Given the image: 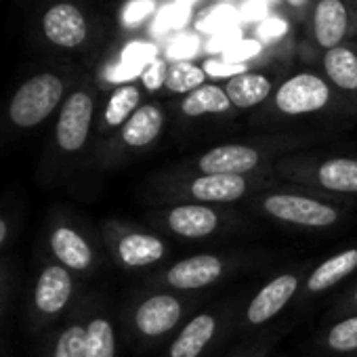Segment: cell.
<instances>
[{
    "mask_svg": "<svg viewBox=\"0 0 357 357\" xmlns=\"http://www.w3.org/2000/svg\"><path fill=\"white\" fill-rule=\"evenodd\" d=\"M86 357H116V332L107 317L89 319Z\"/></svg>",
    "mask_w": 357,
    "mask_h": 357,
    "instance_id": "484cf974",
    "label": "cell"
},
{
    "mask_svg": "<svg viewBox=\"0 0 357 357\" xmlns=\"http://www.w3.org/2000/svg\"><path fill=\"white\" fill-rule=\"evenodd\" d=\"M271 91V78L261 72H242L225 82V93L231 105L238 109H250L261 105L265 99H269Z\"/></svg>",
    "mask_w": 357,
    "mask_h": 357,
    "instance_id": "e0dca14e",
    "label": "cell"
},
{
    "mask_svg": "<svg viewBox=\"0 0 357 357\" xmlns=\"http://www.w3.org/2000/svg\"><path fill=\"white\" fill-rule=\"evenodd\" d=\"M223 273V261L215 255H196L178 261L166 271V282L178 290H198L217 282Z\"/></svg>",
    "mask_w": 357,
    "mask_h": 357,
    "instance_id": "8fae6325",
    "label": "cell"
},
{
    "mask_svg": "<svg viewBox=\"0 0 357 357\" xmlns=\"http://www.w3.org/2000/svg\"><path fill=\"white\" fill-rule=\"evenodd\" d=\"M74 296L72 271L57 263H49L40 269L32 290V317L36 324L55 319Z\"/></svg>",
    "mask_w": 357,
    "mask_h": 357,
    "instance_id": "3957f363",
    "label": "cell"
},
{
    "mask_svg": "<svg viewBox=\"0 0 357 357\" xmlns=\"http://www.w3.org/2000/svg\"><path fill=\"white\" fill-rule=\"evenodd\" d=\"M275 107L284 116H305L324 109L330 101L328 82L311 72H301L284 80L275 91Z\"/></svg>",
    "mask_w": 357,
    "mask_h": 357,
    "instance_id": "277c9868",
    "label": "cell"
},
{
    "mask_svg": "<svg viewBox=\"0 0 357 357\" xmlns=\"http://www.w3.org/2000/svg\"><path fill=\"white\" fill-rule=\"evenodd\" d=\"M231 101L225 93V86L219 84H204L196 89L194 93L185 95L181 101V112L188 118H200V116H221L231 109Z\"/></svg>",
    "mask_w": 357,
    "mask_h": 357,
    "instance_id": "d6986e66",
    "label": "cell"
},
{
    "mask_svg": "<svg viewBox=\"0 0 357 357\" xmlns=\"http://www.w3.org/2000/svg\"><path fill=\"white\" fill-rule=\"evenodd\" d=\"M141 107V89L137 84H120L107 99L101 126L103 128H122L126 120Z\"/></svg>",
    "mask_w": 357,
    "mask_h": 357,
    "instance_id": "603a6c76",
    "label": "cell"
},
{
    "mask_svg": "<svg viewBox=\"0 0 357 357\" xmlns=\"http://www.w3.org/2000/svg\"><path fill=\"white\" fill-rule=\"evenodd\" d=\"M183 315V307L170 294H153L135 311V328L149 338L170 332Z\"/></svg>",
    "mask_w": 357,
    "mask_h": 357,
    "instance_id": "9c48e42d",
    "label": "cell"
},
{
    "mask_svg": "<svg viewBox=\"0 0 357 357\" xmlns=\"http://www.w3.org/2000/svg\"><path fill=\"white\" fill-rule=\"evenodd\" d=\"M353 301H355V305H357V290H355V296H353Z\"/></svg>",
    "mask_w": 357,
    "mask_h": 357,
    "instance_id": "836d02e7",
    "label": "cell"
},
{
    "mask_svg": "<svg viewBox=\"0 0 357 357\" xmlns=\"http://www.w3.org/2000/svg\"><path fill=\"white\" fill-rule=\"evenodd\" d=\"M357 269V248L342 250L330 259H326L321 265L315 267V271L307 280V288L311 292H324L351 275Z\"/></svg>",
    "mask_w": 357,
    "mask_h": 357,
    "instance_id": "ffe728a7",
    "label": "cell"
},
{
    "mask_svg": "<svg viewBox=\"0 0 357 357\" xmlns=\"http://www.w3.org/2000/svg\"><path fill=\"white\" fill-rule=\"evenodd\" d=\"M217 332V317L211 313L196 315L174 338L168 349V357H200L206 344L213 340Z\"/></svg>",
    "mask_w": 357,
    "mask_h": 357,
    "instance_id": "ac0fdd59",
    "label": "cell"
},
{
    "mask_svg": "<svg viewBox=\"0 0 357 357\" xmlns=\"http://www.w3.org/2000/svg\"><path fill=\"white\" fill-rule=\"evenodd\" d=\"M114 252L116 259L128 267H147L164 259L166 255V244L158 236L149 234H124L114 242Z\"/></svg>",
    "mask_w": 357,
    "mask_h": 357,
    "instance_id": "5bb4252c",
    "label": "cell"
},
{
    "mask_svg": "<svg viewBox=\"0 0 357 357\" xmlns=\"http://www.w3.org/2000/svg\"><path fill=\"white\" fill-rule=\"evenodd\" d=\"M248 192L242 174H200L190 185V194L198 202H236Z\"/></svg>",
    "mask_w": 357,
    "mask_h": 357,
    "instance_id": "2e32d148",
    "label": "cell"
},
{
    "mask_svg": "<svg viewBox=\"0 0 357 357\" xmlns=\"http://www.w3.org/2000/svg\"><path fill=\"white\" fill-rule=\"evenodd\" d=\"M324 72L328 80L347 93L357 91V53L351 47H336L324 53Z\"/></svg>",
    "mask_w": 357,
    "mask_h": 357,
    "instance_id": "44dd1931",
    "label": "cell"
},
{
    "mask_svg": "<svg viewBox=\"0 0 357 357\" xmlns=\"http://www.w3.org/2000/svg\"><path fill=\"white\" fill-rule=\"evenodd\" d=\"M170 231L181 238H206L217 231L219 215L204 204H181L166 215Z\"/></svg>",
    "mask_w": 357,
    "mask_h": 357,
    "instance_id": "4fadbf2b",
    "label": "cell"
},
{
    "mask_svg": "<svg viewBox=\"0 0 357 357\" xmlns=\"http://www.w3.org/2000/svg\"><path fill=\"white\" fill-rule=\"evenodd\" d=\"M208 74L202 66L194 61H174L170 63L168 78H166V91L174 95H190L196 89L206 84Z\"/></svg>",
    "mask_w": 357,
    "mask_h": 357,
    "instance_id": "cb8c5ba5",
    "label": "cell"
},
{
    "mask_svg": "<svg viewBox=\"0 0 357 357\" xmlns=\"http://www.w3.org/2000/svg\"><path fill=\"white\" fill-rule=\"evenodd\" d=\"M155 3H172V0H155Z\"/></svg>",
    "mask_w": 357,
    "mask_h": 357,
    "instance_id": "d6a6232c",
    "label": "cell"
},
{
    "mask_svg": "<svg viewBox=\"0 0 357 357\" xmlns=\"http://www.w3.org/2000/svg\"><path fill=\"white\" fill-rule=\"evenodd\" d=\"M349 30L351 11L344 0H315L311 7V34L319 49L340 47Z\"/></svg>",
    "mask_w": 357,
    "mask_h": 357,
    "instance_id": "52a82bcc",
    "label": "cell"
},
{
    "mask_svg": "<svg viewBox=\"0 0 357 357\" xmlns=\"http://www.w3.org/2000/svg\"><path fill=\"white\" fill-rule=\"evenodd\" d=\"M164 128V112L155 103H143L120 128V141L130 149L151 145Z\"/></svg>",
    "mask_w": 357,
    "mask_h": 357,
    "instance_id": "9a60e30c",
    "label": "cell"
},
{
    "mask_svg": "<svg viewBox=\"0 0 357 357\" xmlns=\"http://www.w3.org/2000/svg\"><path fill=\"white\" fill-rule=\"evenodd\" d=\"M296 288H298V278L292 273L278 275L275 280L265 284L248 305V311H246L248 321L259 326V324H265L271 317H275L290 303Z\"/></svg>",
    "mask_w": 357,
    "mask_h": 357,
    "instance_id": "7c38bea8",
    "label": "cell"
},
{
    "mask_svg": "<svg viewBox=\"0 0 357 357\" xmlns=\"http://www.w3.org/2000/svg\"><path fill=\"white\" fill-rule=\"evenodd\" d=\"M9 231H11V227H9V221H7L5 217H0V248H3V244L7 242V238H9Z\"/></svg>",
    "mask_w": 357,
    "mask_h": 357,
    "instance_id": "4dcf8cb0",
    "label": "cell"
},
{
    "mask_svg": "<svg viewBox=\"0 0 357 357\" xmlns=\"http://www.w3.org/2000/svg\"><path fill=\"white\" fill-rule=\"evenodd\" d=\"M95 120V97L86 89L70 93L55 122V149L61 155H76L84 149Z\"/></svg>",
    "mask_w": 357,
    "mask_h": 357,
    "instance_id": "7a4b0ae2",
    "label": "cell"
},
{
    "mask_svg": "<svg viewBox=\"0 0 357 357\" xmlns=\"http://www.w3.org/2000/svg\"><path fill=\"white\" fill-rule=\"evenodd\" d=\"M326 342L332 351H338V353L355 351L357 349V315L334 324L328 332Z\"/></svg>",
    "mask_w": 357,
    "mask_h": 357,
    "instance_id": "4316f807",
    "label": "cell"
},
{
    "mask_svg": "<svg viewBox=\"0 0 357 357\" xmlns=\"http://www.w3.org/2000/svg\"><path fill=\"white\" fill-rule=\"evenodd\" d=\"M263 208L267 215L284 223L311 229L330 227L338 221V211L330 204L296 194H271L263 200Z\"/></svg>",
    "mask_w": 357,
    "mask_h": 357,
    "instance_id": "5b68a950",
    "label": "cell"
},
{
    "mask_svg": "<svg viewBox=\"0 0 357 357\" xmlns=\"http://www.w3.org/2000/svg\"><path fill=\"white\" fill-rule=\"evenodd\" d=\"M261 162V151L250 145H219L208 149L200 160L198 166L202 174H246L255 170Z\"/></svg>",
    "mask_w": 357,
    "mask_h": 357,
    "instance_id": "30bf717a",
    "label": "cell"
},
{
    "mask_svg": "<svg viewBox=\"0 0 357 357\" xmlns=\"http://www.w3.org/2000/svg\"><path fill=\"white\" fill-rule=\"evenodd\" d=\"M43 357H86V324H68L51 340Z\"/></svg>",
    "mask_w": 357,
    "mask_h": 357,
    "instance_id": "d4e9b609",
    "label": "cell"
},
{
    "mask_svg": "<svg viewBox=\"0 0 357 357\" xmlns=\"http://www.w3.org/2000/svg\"><path fill=\"white\" fill-rule=\"evenodd\" d=\"M66 101V80L59 74L43 72L28 78L11 97L7 120L20 130L36 128Z\"/></svg>",
    "mask_w": 357,
    "mask_h": 357,
    "instance_id": "6da1fadb",
    "label": "cell"
},
{
    "mask_svg": "<svg viewBox=\"0 0 357 357\" xmlns=\"http://www.w3.org/2000/svg\"><path fill=\"white\" fill-rule=\"evenodd\" d=\"M45 38L57 49H80L89 40V20L82 9L68 0L51 5L40 22Z\"/></svg>",
    "mask_w": 357,
    "mask_h": 357,
    "instance_id": "8992f818",
    "label": "cell"
},
{
    "mask_svg": "<svg viewBox=\"0 0 357 357\" xmlns=\"http://www.w3.org/2000/svg\"><path fill=\"white\" fill-rule=\"evenodd\" d=\"M317 181L321 188L338 194H357V160L330 158L319 164Z\"/></svg>",
    "mask_w": 357,
    "mask_h": 357,
    "instance_id": "7402d4cb",
    "label": "cell"
},
{
    "mask_svg": "<svg viewBox=\"0 0 357 357\" xmlns=\"http://www.w3.org/2000/svg\"><path fill=\"white\" fill-rule=\"evenodd\" d=\"M355 3H357V0H355Z\"/></svg>",
    "mask_w": 357,
    "mask_h": 357,
    "instance_id": "e575fe53",
    "label": "cell"
},
{
    "mask_svg": "<svg viewBox=\"0 0 357 357\" xmlns=\"http://www.w3.org/2000/svg\"><path fill=\"white\" fill-rule=\"evenodd\" d=\"M202 68H204V72L211 78H227V80L234 78V76H238V74H242V72H246L244 66L227 63V61H219V59H208Z\"/></svg>",
    "mask_w": 357,
    "mask_h": 357,
    "instance_id": "f1b7e54d",
    "label": "cell"
},
{
    "mask_svg": "<svg viewBox=\"0 0 357 357\" xmlns=\"http://www.w3.org/2000/svg\"><path fill=\"white\" fill-rule=\"evenodd\" d=\"M170 63L162 57H151L143 68H141V82L147 91L155 93L160 89H166V78H168Z\"/></svg>",
    "mask_w": 357,
    "mask_h": 357,
    "instance_id": "83f0119b",
    "label": "cell"
},
{
    "mask_svg": "<svg viewBox=\"0 0 357 357\" xmlns=\"http://www.w3.org/2000/svg\"><path fill=\"white\" fill-rule=\"evenodd\" d=\"M284 3H286L290 9H294V11H303V9L309 7L311 0H284Z\"/></svg>",
    "mask_w": 357,
    "mask_h": 357,
    "instance_id": "1f68e13d",
    "label": "cell"
},
{
    "mask_svg": "<svg viewBox=\"0 0 357 357\" xmlns=\"http://www.w3.org/2000/svg\"><path fill=\"white\" fill-rule=\"evenodd\" d=\"M49 250L57 265L66 267L68 271L84 273L95 263V252L91 242L72 225L57 223L49 231Z\"/></svg>",
    "mask_w": 357,
    "mask_h": 357,
    "instance_id": "ba28073f",
    "label": "cell"
},
{
    "mask_svg": "<svg viewBox=\"0 0 357 357\" xmlns=\"http://www.w3.org/2000/svg\"><path fill=\"white\" fill-rule=\"evenodd\" d=\"M7 286H9V271L5 263H0V311H3V305L7 298Z\"/></svg>",
    "mask_w": 357,
    "mask_h": 357,
    "instance_id": "f546056e",
    "label": "cell"
}]
</instances>
